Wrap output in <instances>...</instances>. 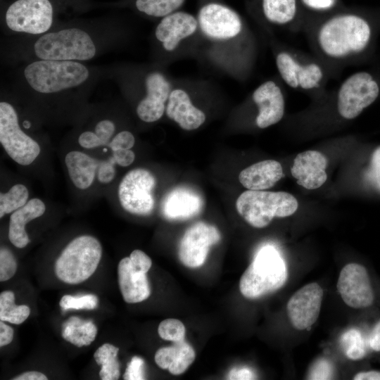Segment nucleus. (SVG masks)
<instances>
[{"label":"nucleus","mask_w":380,"mask_h":380,"mask_svg":"<svg viewBox=\"0 0 380 380\" xmlns=\"http://www.w3.org/2000/svg\"><path fill=\"white\" fill-rule=\"evenodd\" d=\"M313 55L336 75L347 65L368 58L380 33V18L355 12L341 13L305 24Z\"/></svg>","instance_id":"obj_1"},{"label":"nucleus","mask_w":380,"mask_h":380,"mask_svg":"<svg viewBox=\"0 0 380 380\" xmlns=\"http://www.w3.org/2000/svg\"><path fill=\"white\" fill-rule=\"evenodd\" d=\"M275 63L282 80L291 89L314 95H322L329 80L334 76L315 56L292 47H281Z\"/></svg>","instance_id":"obj_2"},{"label":"nucleus","mask_w":380,"mask_h":380,"mask_svg":"<svg viewBox=\"0 0 380 380\" xmlns=\"http://www.w3.org/2000/svg\"><path fill=\"white\" fill-rule=\"evenodd\" d=\"M286 264L272 246L262 248L242 274L239 281L241 294L255 299L281 288L287 280Z\"/></svg>","instance_id":"obj_3"},{"label":"nucleus","mask_w":380,"mask_h":380,"mask_svg":"<svg viewBox=\"0 0 380 380\" xmlns=\"http://www.w3.org/2000/svg\"><path fill=\"white\" fill-rule=\"evenodd\" d=\"M296 198L284 191L247 190L236 201L239 214L255 228L267 226L274 217H285L298 209Z\"/></svg>","instance_id":"obj_4"},{"label":"nucleus","mask_w":380,"mask_h":380,"mask_svg":"<svg viewBox=\"0 0 380 380\" xmlns=\"http://www.w3.org/2000/svg\"><path fill=\"white\" fill-rule=\"evenodd\" d=\"M101 255L102 247L96 238L78 236L67 245L56 261L55 273L65 283L80 284L94 273Z\"/></svg>","instance_id":"obj_5"},{"label":"nucleus","mask_w":380,"mask_h":380,"mask_svg":"<svg viewBox=\"0 0 380 380\" xmlns=\"http://www.w3.org/2000/svg\"><path fill=\"white\" fill-rule=\"evenodd\" d=\"M25 78L37 91L54 93L78 86L89 76L87 68L72 61L42 60L28 65Z\"/></svg>","instance_id":"obj_6"},{"label":"nucleus","mask_w":380,"mask_h":380,"mask_svg":"<svg viewBox=\"0 0 380 380\" xmlns=\"http://www.w3.org/2000/svg\"><path fill=\"white\" fill-rule=\"evenodd\" d=\"M34 51L42 60L84 61L94 56L96 47L87 32L70 28L43 35L35 42Z\"/></svg>","instance_id":"obj_7"},{"label":"nucleus","mask_w":380,"mask_h":380,"mask_svg":"<svg viewBox=\"0 0 380 380\" xmlns=\"http://www.w3.org/2000/svg\"><path fill=\"white\" fill-rule=\"evenodd\" d=\"M0 142L7 154L22 165L31 164L40 153L37 141L23 132L15 110L8 103H0Z\"/></svg>","instance_id":"obj_8"},{"label":"nucleus","mask_w":380,"mask_h":380,"mask_svg":"<svg viewBox=\"0 0 380 380\" xmlns=\"http://www.w3.org/2000/svg\"><path fill=\"white\" fill-rule=\"evenodd\" d=\"M156 178L151 172L143 168L128 172L121 180L118 198L122 207L131 214L148 215L154 208L153 190Z\"/></svg>","instance_id":"obj_9"},{"label":"nucleus","mask_w":380,"mask_h":380,"mask_svg":"<svg viewBox=\"0 0 380 380\" xmlns=\"http://www.w3.org/2000/svg\"><path fill=\"white\" fill-rule=\"evenodd\" d=\"M53 20V8L49 0H18L8 8L6 21L15 32L41 34L47 31Z\"/></svg>","instance_id":"obj_10"},{"label":"nucleus","mask_w":380,"mask_h":380,"mask_svg":"<svg viewBox=\"0 0 380 380\" xmlns=\"http://www.w3.org/2000/svg\"><path fill=\"white\" fill-rule=\"evenodd\" d=\"M221 239L219 230L213 225L198 222L189 227L181 239L178 256L184 265L195 268L201 266L210 248Z\"/></svg>","instance_id":"obj_11"},{"label":"nucleus","mask_w":380,"mask_h":380,"mask_svg":"<svg viewBox=\"0 0 380 380\" xmlns=\"http://www.w3.org/2000/svg\"><path fill=\"white\" fill-rule=\"evenodd\" d=\"M337 290L348 306L365 308L374 301V292L367 270L357 263H349L341 270L337 281Z\"/></svg>","instance_id":"obj_12"},{"label":"nucleus","mask_w":380,"mask_h":380,"mask_svg":"<svg viewBox=\"0 0 380 380\" xmlns=\"http://www.w3.org/2000/svg\"><path fill=\"white\" fill-rule=\"evenodd\" d=\"M202 32L215 39H229L239 35L243 23L239 15L231 8L218 4L202 7L198 13Z\"/></svg>","instance_id":"obj_13"},{"label":"nucleus","mask_w":380,"mask_h":380,"mask_svg":"<svg viewBox=\"0 0 380 380\" xmlns=\"http://www.w3.org/2000/svg\"><path fill=\"white\" fill-rule=\"evenodd\" d=\"M322 298L323 289L315 282L305 285L291 297L286 310L289 320L295 329H308L317 321Z\"/></svg>","instance_id":"obj_14"},{"label":"nucleus","mask_w":380,"mask_h":380,"mask_svg":"<svg viewBox=\"0 0 380 380\" xmlns=\"http://www.w3.org/2000/svg\"><path fill=\"white\" fill-rule=\"evenodd\" d=\"M251 99L258 113L255 119L260 129L267 128L279 122L285 111V99L282 88L274 80H267L253 92Z\"/></svg>","instance_id":"obj_15"},{"label":"nucleus","mask_w":380,"mask_h":380,"mask_svg":"<svg viewBox=\"0 0 380 380\" xmlns=\"http://www.w3.org/2000/svg\"><path fill=\"white\" fill-rule=\"evenodd\" d=\"M146 96L137 106L139 118L146 122L159 120L165 110V102L170 94V84L160 73L154 72L146 79Z\"/></svg>","instance_id":"obj_16"},{"label":"nucleus","mask_w":380,"mask_h":380,"mask_svg":"<svg viewBox=\"0 0 380 380\" xmlns=\"http://www.w3.org/2000/svg\"><path fill=\"white\" fill-rule=\"evenodd\" d=\"M327 159L317 151H306L298 153L291 167L292 176L298 184L307 189L320 187L327 179Z\"/></svg>","instance_id":"obj_17"},{"label":"nucleus","mask_w":380,"mask_h":380,"mask_svg":"<svg viewBox=\"0 0 380 380\" xmlns=\"http://www.w3.org/2000/svg\"><path fill=\"white\" fill-rule=\"evenodd\" d=\"M198 22L195 18L185 12L169 14L160 22L156 29V37L162 42L166 51L176 49L180 41L194 34Z\"/></svg>","instance_id":"obj_18"},{"label":"nucleus","mask_w":380,"mask_h":380,"mask_svg":"<svg viewBox=\"0 0 380 380\" xmlns=\"http://www.w3.org/2000/svg\"><path fill=\"white\" fill-rule=\"evenodd\" d=\"M201 196L192 189L179 187L165 196L162 212L169 220H186L198 215L203 208Z\"/></svg>","instance_id":"obj_19"},{"label":"nucleus","mask_w":380,"mask_h":380,"mask_svg":"<svg viewBox=\"0 0 380 380\" xmlns=\"http://www.w3.org/2000/svg\"><path fill=\"white\" fill-rule=\"evenodd\" d=\"M166 114L184 130H194L205 120L204 113L195 107L187 93L179 89L172 91L166 106Z\"/></svg>","instance_id":"obj_20"},{"label":"nucleus","mask_w":380,"mask_h":380,"mask_svg":"<svg viewBox=\"0 0 380 380\" xmlns=\"http://www.w3.org/2000/svg\"><path fill=\"white\" fill-rule=\"evenodd\" d=\"M118 275L120 289L126 303H140L150 296L151 288L146 273L135 271L129 257L120 261Z\"/></svg>","instance_id":"obj_21"},{"label":"nucleus","mask_w":380,"mask_h":380,"mask_svg":"<svg viewBox=\"0 0 380 380\" xmlns=\"http://www.w3.org/2000/svg\"><path fill=\"white\" fill-rule=\"evenodd\" d=\"M283 176V169L278 161L266 160L241 170L239 180L248 190H265L272 187Z\"/></svg>","instance_id":"obj_22"},{"label":"nucleus","mask_w":380,"mask_h":380,"mask_svg":"<svg viewBox=\"0 0 380 380\" xmlns=\"http://www.w3.org/2000/svg\"><path fill=\"white\" fill-rule=\"evenodd\" d=\"M46 210L42 201L32 198L23 207L14 211L10 217L8 239L17 248H24L30 241L25 231V225L30 221L42 216Z\"/></svg>","instance_id":"obj_23"},{"label":"nucleus","mask_w":380,"mask_h":380,"mask_svg":"<svg viewBox=\"0 0 380 380\" xmlns=\"http://www.w3.org/2000/svg\"><path fill=\"white\" fill-rule=\"evenodd\" d=\"M262 10L269 23L289 28L292 32L303 31L298 20V0H262Z\"/></svg>","instance_id":"obj_24"},{"label":"nucleus","mask_w":380,"mask_h":380,"mask_svg":"<svg viewBox=\"0 0 380 380\" xmlns=\"http://www.w3.org/2000/svg\"><path fill=\"white\" fill-rule=\"evenodd\" d=\"M196 357L194 348L184 340L172 346L159 348L155 354V362L159 367L173 375L184 373Z\"/></svg>","instance_id":"obj_25"},{"label":"nucleus","mask_w":380,"mask_h":380,"mask_svg":"<svg viewBox=\"0 0 380 380\" xmlns=\"http://www.w3.org/2000/svg\"><path fill=\"white\" fill-rule=\"evenodd\" d=\"M65 162L69 176L76 187L85 189L92 184L99 166L96 159L84 153L72 151L67 153Z\"/></svg>","instance_id":"obj_26"},{"label":"nucleus","mask_w":380,"mask_h":380,"mask_svg":"<svg viewBox=\"0 0 380 380\" xmlns=\"http://www.w3.org/2000/svg\"><path fill=\"white\" fill-rule=\"evenodd\" d=\"M119 348L110 343H104L94 353L96 363L101 365L99 376L102 380H117L120 377V362L117 359Z\"/></svg>","instance_id":"obj_27"},{"label":"nucleus","mask_w":380,"mask_h":380,"mask_svg":"<svg viewBox=\"0 0 380 380\" xmlns=\"http://www.w3.org/2000/svg\"><path fill=\"white\" fill-rule=\"evenodd\" d=\"M30 309L27 305H16L14 293L5 291L0 294V319L15 324H20L29 317Z\"/></svg>","instance_id":"obj_28"},{"label":"nucleus","mask_w":380,"mask_h":380,"mask_svg":"<svg viewBox=\"0 0 380 380\" xmlns=\"http://www.w3.org/2000/svg\"><path fill=\"white\" fill-rule=\"evenodd\" d=\"M27 189L21 184L13 186L8 192L0 194V217L15 211L27 203Z\"/></svg>","instance_id":"obj_29"},{"label":"nucleus","mask_w":380,"mask_h":380,"mask_svg":"<svg viewBox=\"0 0 380 380\" xmlns=\"http://www.w3.org/2000/svg\"><path fill=\"white\" fill-rule=\"evenodd\" d=\"M340 344L346 356L350 360H358L366 355L364 339L361 333L355 329L344 332L341 337Z\"/></svg>","instance_id":"obj_30"},{"label":"nucleus","mask_w":380,"mask_h":380,"mask_svg":"<svg viewBox=\"0 0 380 380\" xmlns=\"http://www.w3.org/2000/svg\"><path fill=\"white\" fill-rule=\"evenodd\" d=\"M184 0H137V9L155 17L166 16L179 8Z\"/></svg>","instance_id":"obj_31"},{"label":"nucleus","mask_w":380,"mask_h":380,"mask_svg":"<svg viewBox=\"0 0 380 380\" xmlns=\"http://www.w3.org/2000/svg\"><path fill=\"white\" fill-rule=\"evenodd\" d=\"M158 332L164 340L179 342L184 340L185 327L179 319H166L160 323Z\"/></svg>","instance_id":"obj_32"},{"label":"nucleus","mask_w":380,"mask_h":380,"mask_svg":"<svg viewBox=\"0 0 380 380\" xmlns=\"http://www.w3.org/2000/svg\"><path fill=\"white\" fill-rule=\"evenodd\" d=\"M99 300L94 294H87L80 296L65 295L60 300L59 305L63 310H93L98 305Z\"/></svg>","instance_id":"obj_33"},{"label":"nucleus","mask_w":380,"mask_h":380,"mask_svg":"<svg viewBox=\"0 0 380 380\" xmlns=\"http://www.w3.org/2000/svg\"><path fill=\"white\" fill-rule=\"evenodd\" d=\"M365 179L371 187L380 193V146L375 148L371 156Z\"/></svg>","instance_id":"obj_34"},{"label":"nucleus","mask_w":380,"mask_h":380,"mask_svg":"<svg viewBox=\"0 0 380 380\" xmlns=\"http://www.w3.org/2000/svg\"><path fill=\"white\" fill-rule=\"evenodd\" d=\"M17 262L12 252L4 247L0 250V281H5L14 276Z\"/></svg>","instance_id":"obj_35"},{"label":"nucleus","mask_w":380,"mask_h":380,"mask_svg":"<svg viewBox=\"0 0 380 380\" xmlns=\"http://www.w3.org/2000/svg\"><path fill=\"white\" fill-rule=\"evenodd\" d=\"M333 366L326 359H319L312 366L308 379H331L333 376Z\"/></svg>","instance_id":"obj_36"},{"label":"nucleus","mask_w":380,"mask_h":380,"mask_svg":"<svg viewBox=\"0 0 380 380\" xmlns=\"http://www.w3.org/2000/svg\"><path fill=\"white\" fill-rule=\"evenodd\" d=\"M144 362L141 358L134 356L128 364L123 379L125 380L144 379Z\"/></svg>","instance_id":"obj_37"},{"label":"nucleus","mask_w":380,"mask_h":380,"mask_svg":"<svg viewBox=\"0 0 380 380\" xmlns=\"http://www.w3.org/2000/svg\"><path fill=\"white\" fill-rule=\"evenodd\" d=\"M134 141V137L130 132L122 131L117 134L108 145L113 151L120 149H130L133 147Z\"/></svg>","instance_id":"obj_38"},{"label":"nucleus","mask_w":380,"mask_h":380,"mask_svg":"<svg viewBox=\"0 0 380 380\" xmlns=\"http://www.w3.org/2000/svg\"><path fill=\"white\" fill-rule=\"evenodd\" d=\"M135 271L146 273L151 267V258L142 251L134 250L129 256Z\"/></svg>","instance_id":"obj_39"},{"label":"nucleus","mask_w":380,"mask_h":380,"mask_svg":"<svg viewBox=\"0 0 380 380\" xmlns=\"http://www.w3.org/2000/svg\"><path fill=\"white\" fill-rule=\"evenodd\" d=\"M308 9L319 13H324L334 9L338 0H300Z\"/></svg>","instance_id":"obj_40"},{"label":"nucleus","mask_w":380,"mask_h":380,"mask_svg":"<svg viewBox=\"0 0 380 380\" xmlns=\"http://www.w3.org/2000/svg\"><path fill=\"white\" fill-rule=\"evenodd\" d=\"M114 132L115 125L112 121L108 120L100 121L95 127V133L103 145L108 142Z\"/></svg>","instance_id":"obj_41"},{"label":"nucleus","mask_w":380,"mask_h":380,"mask_svg":"<svg viewBox=\"0 0 380 380\" xmlns=\"http://www.w3.org/2000/svg\"><path fill=\"white\" fill-rule=\"evenodd\" d=\"M114 160L101 162L99 165L98 179L101 183H109L115 177V170L113 167Z\"/></svg>","instance_id":"obj_42"},{"label":"nucleus","mask_w":380,"mask_h":380,"mask_svg":"<svg viewBox=\"0 0 380 380\" xmlns=\"http://www.w3.org/2000/svg\"><path fill=\"white\" fill-rule=\"evenodd\" d=\"M112 158L118 165L122 167H127L133 163L135 155L130 149L115 150L113 151Z\"/></svg>","instance_id":"obj_43"},{"label":"nucleus","mask_w":380,"mask_h":380,"mask_svg":"<svg viewBox=\"0 0 380 380\" xmlns=\"http://www.w3.org/2000/svg\"><path fill=\"white\" fill-rule=\"evenodd\" d=\"M78 142L81 146L85 148H92L103 145L96 133L89 131L80 135Z\"/></svg>","instance_id":"obj_44"},{"label":"nucleus","mask_w":380,"mask_h":380,"mask_svg":"<svg viewBox=\"0 0 380 380\" xmlns=\"http://www.w3.org/2000/svg\"><path fill=\"white\" fill-rule=\"evenodd\" d=\"M227 379L232 380L255 379L256 375L248 368H233L229 372Z\"/></svg>","instance_id":"obj_45"},{"label":"nucleus","mask_w":380,"mask_h":380,"mask_svg":"<svg viewBox=\"0 0 380 380\" xmlns=\"http://www.w3.org/2000/svg\"><path fill=\"white\" fill-rule=\"evenodd\" d=\"M14 331L12 327L6 324L4 321L0 322V346L9 344L13 338Z\"/></svg>","instance_id":"obj_46"},{"label":"nucleus","mask_w":380,"mask_h":380,"mask_svg":"<svg viewBox=\"0 0 380 380\" xmlns=\"http://www.w3.org/2000/svg\"><path fill=\"white\" fill-rule=\"evenodd\" d=\"M369 343L371 348L375 351H380V322H379L372 331Z\"/></svg>","instance_id":"obj_47"},{"label":"nucleus","mask_w":380,"mask_h":380,"mask_svg":"<svg viewBox=\"0 0 380 380\" xmlns=\"http://www.w3.org/2000/svg\"><path fill=\"white\" fill-rule=\"evenodd\" d=\"M13 380H47L45 374L37 371L24 372L12 379Z\"/></svg>","instance_id":"obj_48"},{"label":"nucleus","mask_w":380,"mask_h":380,"mask_svg":"<svg viewBox=\"0 0 380 380\" xmlns=\"http://www.w3.org/2000/svg\"><path fill=\"white\" fill-rule=\"evenodd\" d=\"M355 380H380V372L368 371L357 373L354 376Z\"/></svg>","instance_id":"obj_49"},{"label":"nucleus","mask_w":380,"mask_h":380,"mask_svg":"<svg viewBox=\"0 0 380 380\" xmlns=\"http://www.w3.org/2000/svg\"><path fill=\"white\" fill-rule=\"evenodd\" d=\"M23 125H24L26 128H29L30 126V124L29 122L25 121V122H24Z\"/></svg>","instance_id":"obj_50"}]
</instances>
